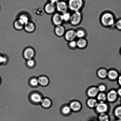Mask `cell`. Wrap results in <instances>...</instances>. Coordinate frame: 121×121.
<instances>
[{
	"mask_svg": "<svg viewBox=\"0 0 121 121\" xmlns=\"http://www.w3.org/2000/svg\"><path fill=\"white\" fill-rule=\"evenodd\" d=\"M41 106L44 108H47L51 106L52 102L50 99L48 98H43L40 103Z\"/></svg>",
	"mask_w": 121,
	"mask_h": 121,
	"instance_id": "15",
	"label": "cell"
},
{
	"mask_svg": "<svg viewBox=\"0 0 121 121\" xmlns=\"http://www.w3.org/2000/svg\"><path fill=\"white\" fill-rule=\"evenodd\" d=\"M97 99L98 100L100 101V102H104L107 99V95L101 92L98 95L97 97Z\"/></svg>",
	"mask_w": 121,
	"mask_h": 121,
	"instance_id": "25",
	"label": "cell"
},
{
	"mask_svg": "<svg viewBox=\"0 0 121 121\" xmlns=\"http://www.w3.org/2000/svg\"><path fill=\"white\" fill-rule=\"evenodd\" d=\"M53 21L54 24L56 26L60 25L62 23L63 21L62 15L59 13H56L53 17Z\"/></svg>",
	"mask_w": 121,
	"mask_h": 121,
	"instance_id": "10",
	"label": "cell"
},
{
	"mask_svg": "<svg viewBox=\"0 0 121 121\" xmlns=\"http://www.w3.org/2000/svg\"><path fill=\"white\" fill-rule=\"evenodd\" d=\"M1 82V79L0 78V84Z\"/></svg>",
	"mask_w": 121,
	"mask_h": 121,
	"instance_id": "40",
	"label": "cell"
},
{
	"mask_svg": "<svg viewBox=\"0 0 121 121\" xmlns=\"http://www.w3.org/2000/svg\"><path fill=\"white\" fill-rule=\"evenodd\" d=\"M35 51L32 48L26 49L24 52L23 56L27 60L33 59L35 55Z\"/></svg>",
	"mask_w": 121,
	"mask_h": 121,
	"instance_id": "7",
	"label": "cell"
},
{
	"mask_svg": "<svg viewBox=\"0 0 121 121\" xmlns=\"http://www.w3.org/2000/svg\"><path fill=\"white\" fill-rule=\"evenodd\" d=\"M25 29L28 32H32L34 31L35 29V25L32 22H28L24 26Z\"/></svg>",
	"mask_w": 121,
	"mask_h": 121,
	"instance_id": "18",
	"label": "cell"
},
{
	"mask_svg": "<svg viewBox=\"0 0 121 121\" xmlns=\"http://www.w3.org/2000/svg\"><path fill=\"white\" fill-rule=\"evenodd\" d=\"M43 98L41 94L37 92L32 93L30 96V100L35 104H40Z\"/></svg>",
	"mask_w": 121,
	"mask_h": 121,
	"instance_id": "5",
	"label": "cell"
},
{
	"mask_svg": "<svg viewBox=\"0 0 121 121\" xmlns=\"http://www.w3.org/2000/svg\"><path fill=\"white\" fill-rule=\"evenodd\" d=\"M14 26L17 29L21 30L23 28L24 26L18 20L15 21Z\"/></svg>",
	"mask_w": 121,
	"mask_h": 121,
	"instance_id": "28",
	"label": "cell"
},
{
	"mask_svg": "<svg viewBox=\"0 0 121 121\" xmlns=\"http://www.w3.org/2000/svg\"><path fill=\"white\" fill-rule=\"evenodd\" d=\"M65 39L69 41L74 40L76 37V31L73 29L69 30L65 32Z\"/></svg>",
	"mask_w": 121,
	"mask_h": 121,
	"instance_id": "6",
	"label": "cell"
},
{
	"mask_svg": "<svg viewBox=\"0 0 121 121\" xmlns=\"http://www.w3.org/2000/svg\"><path fill=\"white\" fill-rule=\"evenodd\" d=\"M120 53H121V51H120Z\"/></svg>",
	"mask_w": 121,
	"mask_h": 121,
	"instance_id": "41",
	"label": "cell"
},
{
	"mask_svg": "<svg viewBox=\"0 0 121 121\" xmlns=\"http://www.w3.org/2000/svg\"><path fill=\"white\" fill-rule=\"evenodd\" d=\"M108 107L107 105L104 102H100L96 107L97 112L100 113H105L107 111Z\"/></svg>",
	"mask_w": 121,
	"mask_h": 121,
	"instance_id": "8",
	"label": "cell"
},
{
	"mask_svg": "<svg viewBox=\"0 0 121 121\" xmlns=\"http://www.w3.org/2000/svg\"><path fill=\"white\" fill-rule=\"evenodd\" d=\"M39 85L42 86H46L48 85L49 83V80L47 76H42L38 78Z\"/></svg>",
	"mask_w": 121,
	"mask_h": 121,
	"instance_id": "12",
	"label": "cell"
},
{
	"mask_svg": "<svg viewBox=\"0 0 121 121\" xmlns=\"http://www.w3.org/2000/svg\"><path fill=\"white\" fill-rule=\"evenodd\" d=\"M117 93H118V94L121 97V88L118 90Z\"/></svg>",
	"mask_w": 121,
	"mask_h": 121,
	"instance_id": "38",
	"label": "cell"
},
{
	"mask_svg": "<svg viewBox=\"0 0 121 121\" xmlns=\"http://www.w3.org/2000/svg\"><path fill=\"white\" fill-rule=\"evenodd\" d=\"M77 47L80 49L85 48L87 44V40L84 38L79 39L77 41Z\"/></svg>",
	"mask_w": 121,
	"mask_h": 121,
	"instance_id": "14",
	"label": "cell"
},
{
	"mask_svg": "<svg viewBox=\"0 0 121 121\" xmlns=\"http://www.w3.org/2000/svg\"><path fill=\"white\" fill-rule=\"evenodd\" d=\"M56 34L58 36H61L65 35V29L63 26L61 25L57 26L55 29Z\"/></svg>",
	"mask_w": 121,
	"mask_h": 121,
	"instance_id": "13",
	"label": "cell"
},
{
	"mask_svg": "<svg viewBox=\"0 0 121 121\" xmlns=\"http://www.w3.org/2000/svg\"><path fill=\"white\" fill-rule=\"evenodd\" d=\"M115 25L117 29L121 31V18L119 19L116 22Z\"/></svg>",
	"mask_w": 121,
	"mask_h": 121,
	"instance_id": "34",
	"label": "cell"
},
{
	"mask_svg": "<svg viewBox=\"0 0 121 121\" xmlns=\"http://www.w3.org/2000/svg\"><path fill=\"white\" fill-rule=\"evenodd\" d=\"M118 93L114 90H112L109 92L107 95V99L109 101L113 102L117 99Z\"/></svg>",
	"mask_w": 121,
	"mask_h": 121,
	"instance_id": "11",
	"label": "cell"
},
{
	"mask_svg": "<svg viewBox=\"0 0 121 121\" xmlns=\"http://www.w3.org/2000/svg\"><path fill=\"white\" fill-rule=\"evenodd\" d=\"M29 83L31 86L33 87H35L39 85L37 78L34 77L31 78L30 81Z\"/></svg>",
	"mask_w": 121,
	"mask_h": 121,
	"instance_id": "27",
	"label": "cell"
},
{
	"mask_svg": "<svg viewBox=\"0 0 121 121\" xmlns=\"http://www.w3.org/2000/svg\"><path fill=\"white\" fill-rule=\"evenodd\" d=\"M87 104L89 107L93 108L96 107L98 103L97 100L96 99L91 98L88 100Z\"/></svg>",
	"mask_w": 121,
	"mask_h": 121,
	"instance_id": "21",
	"label": "cell"
},
{
	"mask_svg": "<svg viewBox=\"0 0 121 121\" xmlns=\"http://www.w3.org/2000/svg\"><path fill=\"white\" fill-rule=\"evenodd\" d=\"M27 66L30 67H32L35 66V60L33 59L27 60L26 62Z\"/></svg>",
	"mask_w": 121,
	"mask_h": 121,
	"instance_id": "31",
	"label": "cell"
},
{
	"mask_svg": "<svg viewBox=\"0 0 121 121\" xmlns=\"http://www.w3.org/2000/svg\"><path fill=\"white\" fill-rule=\"evenodd\" d=\"M117 121H121V119H119L118 120H117Z\"/></svg>",
	"mask_w": 121,
	"mask_h": 121,
	"instance_id": "39",
	"label": "cell"
},
{
	"mask_svg": "<svg viewBox=\"0 0 121 121\" xmlns=\"http://www.w3.org/2000/svg\"><path fill=\"white\" fill-rule=\"evenodd\" d=\"M82 18V15L80 11L73 12V13L71 14L70 22L72 25H78L81 22Z\"/></svg>",
	"mask_w": 121,
	"mask_h": 121,
	"instance_id": "3",
	"label": "cell"
},
{
	"mask_svg": "<svg viewBox=\"0 0 121 121\" xmlns=\"http://www.w3.org/2000/svg\"><path fill=\"white\" fill-rule=\"evenodd\" d=\"M60 0H49V2L56 4Z\"/></svg>",
	"mask_w": 121,
	"mask_h": 121,
	"instance_id": "36",
	"label": "cell"
},
{
	"mask_svg": "<svg viewBox=\"0 0 121 121\" xmlns=\"http://www.w3.org/2000/svg\"><path fill=\"white\" fill-rule=\"evenodd\" d=\"M115 114L116 116L119 118L121 119V106L118 107L115 110Z\"/></svg>",
	"mask_w": 121,
	"mask_h": 121,
	"instance_id": "30",
	"label": "cell"
},
{
	"mask_svg": "<svg viewBox=\"0 0 121 121\" xmlns=\"http://www.w3.org/2000/svg\"><path fill=\"white\" fill-rule=\"evenodd\" d=\"M101 21L103 25L106 27H111L115 23L114 16L110 12L104 13L102 15Z\"/></svg>",
	"mask_w": 121,
	"mask_h": 121,
	"instance_id": "1",
	"label": "cell"
},
{
	"mask_svg": "<svg viewBox=\"0 0 121 121\" xmlns=\"http://www.w3.org/2000/svg\"><path fill=\"white\" fill-rule=\"evenodd\" d=\"M108 73L107 71L104 69H101L98 71V74L99 77L104 79L106 78L108 75Z\"/></svg>",
	"mask_w": 121,
	"mask_h": 121,
	"instance_id": "22",
	"label": "cell"
},
{
	"mask_svg": "<svg viewBox=\"0 0 121 121\" xmlns=\"http://www.w3.org/2000/svg\"><path fill=\"white\" fill-rule=\"evenodd\" d=\"M7 62V58L0 55V65L6 63Z\"/></svg>",
	"mask_w": 121,
	"mask_h": 121,
	"instance_id": "33",
	"label": "cell"
},
{
	"mask_svg": "<svg viewBox=\"0 0 121 121\" xmlns=\"http://www.w3.org/2000/svg\"><path fill=\"white\" fill-rule=\"evenodd\" d=\"M71 109L68 106L63 107L61 110V112L64 114H68L71 112Z\"/></svg>",
	"mask_w": 121,
	"mask_h": 121,
	"instance_id": "29",
	"label": "cell"
},
{
	"mask_svg": "<svg viewBox=\"0 0 121 121\" xmlns=\"http://www.w3.org/2000/svg\"><path fill=\"white\" fill-rule=\"evenodd\" d=\"M99 92V90L98 88L96 87H92L88 90L87 94L90 97H94L98 95Z\"/></svg>",
	"mask_w": 121,
	"mask_h": 121,
	"instance_id": "17",
	"label": "cell"
},
{
	"mask_svg": "<svg viewBox=\"0 0 121 121\" xmlns=\"http://www.w3.org/2000/svg\"><path fill=\"white\" fill-rule=\"evenodd\" d=\"M108 76L110 79L112 80H114L118 78V74L117 71L114 70H112L108 73Z\"/></svg>",
	"mask_w": 121,
	"mask_h": 121,
	"instance_id": "19",
	"label": "cell"
},
{
	"mask_svg": "<svg viewBox=\"0 0 121 121\" xmlns=\"http://www.w3.org/2000/svg\"><path fill=\"white\" fill-rule=\"evenodd\" d=\"M56 9V4L50 2L46 4L45 7V10L48 14L53 13Z\"/></svg>",
	"mask_w": 121,
	"mask_h": 121,
	"instance_id": "9",
	"label": "cell"
},
{
	"mask_svg": "<svg viewBox=\"0 0 121 121\" xmlns=\"http://www.w3.org/2000/svg\"><path fill=\"white\" fill-rule=\"evenodd\" d=\"M118 82L120 85L121 86V75L120 76L118 77Z\"/></svg>",
	"mask_w": 121,
	"mask_h": 121,
	"instance_id": "37",
	"label": "cell"
},
{
	"mask_svg": "<svg viewBox=\"0 0 121 121\" xmlns=\"http://www.w3.org/2000/svg\"><path fill=\"white\" fill-rule=\"evenodd\" d=\"M76 37L79 39L84 38L85 36V32L84 30L82 29L78 30L76 31Z\"/></svg>",
	"mask_w": 121,
	"mask_h": 121,
	"instance_id": "23",
	"label": "cell"
},
{
	"mask_svg": "<svg viewBox=\"0 0 121 121\" xmlns=\"http://www.w3.org/2000/svg\"><path fill=\"white\" fill-rule=\"evenodd\" d=\"M69 45L70 47L71 48L73 49L77 47V41L73 40L69 41Z\"/></svg>",
	"mask_w": 121,
	"mask_h": 121,
	"instance_id": "32",
	"label": "cell"
},
{
	"mask_svg": "<svg viewBox=\"0 0 121 121\" xmlns=\"http://www.w3.org/2000/svg\"><path fill=\"white\" fill-rule=\"evenodd\" d=\"M71 14L69 12H66L62 14L63 21L65 22L69 21L70 19Z\"/></svg>",
	"mask_w": 121,
	"mask_h": 121,
	"instance_id": "26",
	"label": "cell"
},
{
	"mask_svg": "<svg viewBox=\"0 0 121 121\" xmlns=\"http://www.w3.org/2000/svg\"><path fill=\"white\" fill-rule=\"evenodd\" d=\"M98 119L99 121H109V116L105 113H100Z\"/></svg>",
	"mask_w": 121,
	"mask_h": 121,
	"instance_id": "24",
	"label": "cell"
},
{
	"mask_svg": "<svg viewBox=\"0 0 121 121\" xmlns=\"http://www.w3.org/2000/svg\"><path fill=\"white\" fill-rule=\"evenodd\" d=\"M56 9L60 13H63L67 12L69 9L67 2L63 1H60L56 4Z\"/></svg>",
	"mask_w": 121,
	"mask_h": 121,
	"instance_id": "4",
	"label": "cell"
},
{
	"mask_svg": "<svg viewBox=\"0 0 121 121\" xmlns=\"http://www.w3.org/2000/svg\"><path fill=\"white\" fill-rule=\"evenodd\" d=\"M98 89L99 91L102 92H104L106 90V87L104 85H101L99 86Z\"/></svg>",
	"mask_w": 121,
	"mask_h": 121,
	"instance_id": "35",
	"label": "cell"
},
{
	"mask_svg": "<svg viewBox=\"0 0 121 121\" xmlns=\"http://www.w3.org/2000/svg\"><path fill=\"white\" fill-rule=\"evenodd\" d=\"M69 9L73 12L79 11L83 8L84 0H68L67 2Z\"/></svg>",
	"mask_w": 121,
	"mask_h": 121,
	"instance_id": "2",
	"label": "cell"
},
{
	"mask_svg": "<svg viewBox=\"0 0 121 121\" xmlns=\"http://www.w3.org/2000/svg\"><path fill=\"white\" fill-rule=\"evenodd\" d=\"M70 108L71 109L75 111H79L81 108V104L79 102L73 101L71 103Z\"/></svg>",
	"mask_w": 121,
	"mask_h": 121,
	"instance_id": "16",
	"label": "cell"
},
{
	"mask_svg": "<svg viewBox=\"0 0 121 121\" xmlns=\"http://www.w3.org/2000/svg\"><path fill=\"white\" fill-rule=\"evenodd\" d=\"M18 20L25 26L29 22L28 17L26 15H22L20 16Z\"/></svg>",
	"mask_w": 121,
	"mask_h": 121,
	"instance_id": "20",
	"label": "cell"
}]
</instances>
